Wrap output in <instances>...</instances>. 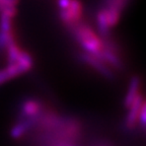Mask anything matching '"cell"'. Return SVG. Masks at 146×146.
Returning a JSON list of instances; mask_svg holds the SVG:
<instances>
[{
	"label": "cell",
	"mask_w": 146,
	"mask_h": 146,
	"mask_svg": "<svg viewBox=\"0 0 146 146\" xmlns=\"http://www.w3.org/2000/svg\"><path fill=\"white\" fill-rule=\"evenodd\" d=\"M14 41H15V36L13 30L10 32H4L0 30V50L5 51L7 45Z\"/></svg>",
	"instance_id": "11"
},
{
	"label": "cell",
	"mask_w": 146,
	"mask_h": 146,
	"mask_svg": "<svg viewBox=\"0 0 146 146\" xmlns=\"http://www.w3.org/2000/svg\"><path fill=\"white\" fill-rule=\"evenodd\" d=\"M145 103L144 102L143 94L142 92H138L137 96H135L134 100L132 102V104L130 105L129 112H128L127 116L125 118V126L127 128V130H134L138 123V118H139V113L141 110L142 105Z\"/></svg>",
	"instance_id": "4"
},
{
	"label": "cell",
	"mask_w": 146,
	"mask_h": 146,
	"mask_svg": "<svg viewBox=\"0 0 146 146\" xmlns=\"http://www.w3.org/2000/svg\"><path fill=\"white\" fill-rule=\"evenodd\" d=\"M17 64L19 68L21 69L23 73H25L27 71H30L31 69L34 66V60H33V57L31 56V54L27 52V51H21L19 57H18L17 61L15 62Z\"/></svg>",
	"instance_id": "8"
},
{
	"label": "cell",
	"mask_w": 146,
	"mask_h": 146,
	"mask_svg": "<svg viewBox=\"0 0 146 146\" xmlns=\"http://www.w3.org/2000/svg\"><path fill=\"white\" fill-rule=\"evenodd\" d=\"M79 57L80 60L83 63L87 64L88 66H90L94 70H96L98 73H100V75H103L105 78L110 80H113L115 78L114 72L112 71L111 67L108 64H106L102 59H100L98 57L86 52L81 53L79 55Z\"/></svg>",
	"instance_id": "3"
},
{
	"label": "cell",
	"mask_w": 146,
	"mask_h": 146,
	"mask_svg": "<svg viewBox=\"0 0 146 146\" xmlns=\"http://www.w3.org/2000/svg\"><path fill=\"white\" fill-rule=\"evenodd\" d=\"M0 30L4 31V32H10L13 30L12 18L4 15H0Z\"/></svg>",
	"instance_id": "12"
},
{
	"label": "cell",
	"mask_w": 146,
	"mask_h": 146,
	"mask_svg": "<svg viewBox=\"0 0 146 146\" xmlns=\"http://www.w3.org/2000/svg\"><path fill=\"white\" fill-rule=\"evenodd\" d=\"M67 146H75L74 144H71V145H67Z\"/></svg>",
	"instance_id": "17"
},
{
	"label": "cell",
	"mask_w": 146,
	"mask_h": 146,
	"mask_svg": "<svg viewBox=\"0 0 146 146\" xmlns=\"http://www.w3.org/2000/svg\"><path fill=\"white\" fill-rule=\"evenodd\" d=\"M44 111V106L41 100H35V98H27L23 102L19 110V116L18 119L35 118L42 114Z\"/></svg>",
	"instance_id": "5"
},
{
	"label": "cell",
	"mask_w": 146,
	"mask_h": 146,
	"mask_svg": "<svg viewBox=\"0 0 146 146\" xmlns=\"http://www.w3.org/2000/svg\"><path fill=\"white\" fill-rule=\"evenodd\" d=\"M8 80H10V77H9L6 69L5 68L1 69V70H0V84H2V83L8 81Z\"/></svg>",
	"instance_id": "15"
},
{
	"label": "cell",
	"mask_w": 146,
	"mask_h": 146,
	"mask_svg": "<svg viewBox=\"0 0 146 146\" xmlns=\"http://www.w3.org/2000/svg\"><path fill=\"white\" fill-rule=\"evenodd\" d=\"M75 41L80 45L84 52L96 55L104 47L103 39L96 34L92 27L85 23H78L69 27Z\"/></svg>",
	"instance_id": "1"
},
{
	"label": "cell",
	"mask_w": 146,
	"mask_h": 146,
	"mask_svg": "<svg viewBox=\"0 0 146 146\" xmlns=\"http://www.w3.org/2000/svg\"><path fill=\"white\" fill-rule=\"evenodd\" d=\"M83 7L80 0H70L68 7L65 9H59V19L63 25L71 27L81 21Z\"/></svg>",
	"instance_id": "2"
},
{
	"label": "cell",
	"mask_w": 146,
	"mask_h": 146,
	"mask_svg": "<svg viewBox=\"0 0 146 146\" xmlns=\"http://www.w3.org/2000/svg\"><path fill=\"white\" fill-rule=\"evenodd\" d=\"M6 59H7V62L8 64H12V63H15L17 61L18 57H19V55L21 53V47L17 45L16 41L14 42H11V43H9L7 45L6 49Z\"/></svg>",
	"instance_id": "9"
},
{
	"label": "cell",
	"mask_w": 146,
	"mask_h": 146,
	"mask_svg": "<svg viewBox=\"0 0 146 146\" xmlns=\"http://www.w3.org/2000/svg\"><path fill=\"white\" fill-rule=\"evenodd\" d=\"M69 3H70V0H58L57 5L59 9H65L68 7Z\"/></svg>",
	"instance_id": "16"
},
{
	"label": "cell",
	"mask_w": 146,
	"mask_h": 146,
	"mask_svg": "<svg viewBox=\"0 0 146 146\" xmlns=\"http://www.w3.org/2000/svg\"><path fill=\"white\" fill-rule=\"evenodd\" d=\"M94 56L102 59L106 64H108L109 66L114 67L117 70H122L124 68V63L122 61V58L120 57V52L108 48L106 46H104L100 52Z\"/></svg>",
	"instance_id": "6"
},
{
	"label": "cell",
	"mask_w": 146,
	"mask_h": 146,
	"mask_svg": "<svg viewBox=\"0 0 146 146\" xmlns=\"http://www.w3.org/2000/svg\"><path fill=\"white\" fill-rule=\"evenodd\" d=\"M19 0H0V7L3 6H16Z\"/></svg>",
	"instance_id": "14"
},
{
	"label": "cell",
	"mask_w": 146,
	"mask_h": 146,
	"mask_svg": "<svg viewBox=\"0 0 146 146\" xmlns=\"http://www.w3.org/2000/svg\"><path fill=\"white\" fill-rule=\"evenodd\" d=\"M140 85H141V79H140L139 76H132L130 79V82H129V86H128L125 98H124V108L128 109V108L130 107V105L134 100L135 96L140 91Z\"/></svg>",
	"instance_id": "7"
},
{
	"label": "cell",
	"mask_w": 146,
	"mask_h": 146,
	"mask_svg": "<svg viewBox=\"0 0 146 146\" xmlns=\"http://www.w3.org/2000/svg\"><path fill=\"white\" fill-rule=\"evenodd\" d=\"M129 3L130 0H103V7H111L123 13Z\"/></svg>",
	"instance_id": "10"
},
{
	"label": "cell",
	"mask_w": 146,
	"mask_h": 146,
	"mask_svg": "<svg viewBox=\"0 0 146 146\" xmlns=\"http://www.w3.org/2000/svg\"><path fill=\"white\" fill-rule=\"evenodd\" d=\"M145 116H146V106H145V103H144L141 107V110H140L139 118H138V122H139L140 125H141L142 131H144V129H145V124H146Z\"/></svg>",
	"instance_id": "13"
}]
</instances>
